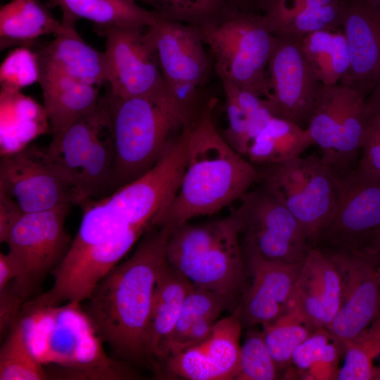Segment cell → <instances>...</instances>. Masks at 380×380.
Listing matches in <instances>:
<instances>
[{
    "label": "cell",
    "instance_id": "obj_1",
    "mask_svg": "<svg viewBox=\"0 0 380 380\" xmlns=\"http://www.w3.org/2000/svg\"><path fill=\"white\" fill-rule=\"evenodd\" d=\"M170 232L168 227L152 226L133 253L96 284L83 306L114 357L132 365L152 364L151 311Z\"/></svg>",
    "mask_w": 380,
    "mask_h": 380
},
{
    "label": "cell",
    "instance_id": "obj_2",
    "mask_svg": "<svg viewBox=\"0 0 380 380\" xmlns=\"http://www.w3.org/2000/svg\"><path fill=\"white\" fill-rule=\"evenodd\" d=\"M217 99L206 101L188 126V151L179 186L153 226L170 229L190 220L213 215L239 200L258 180V170L236 151L215 127Z\"/></svg>",
    "mask_w": 380,
    "mask_h": 380
},
{
    "label": "cell",
    "instance_id": "obj_3",
    "mask_svg": "<svg viewBox=\"0 0 380 380\" xmlns=\"http://www.w3.org/2000/svg\"><path fill=\"white\" fill-rule=\"evenodd\" d=\"M29 344L45 366L48 378L70 380L137 379L127 362L110 357L80 303L23 308Z\"/></svg>",
    "mask_w": 380,
    "mask_h": 380
},
{
    "label": "cell",
    "instance_id": "obj_4",
    "mask_svg": "<svg viewBox=\"0 0 380 380\" xmlns=\"http://www.w3.org/2000/svg\"><path fill=\"white\" fill-rule=\"evenodd\" d=\"M103 99L114 146L115 190L152 168L198 117L170 94Z\"/></svg>",
    "mask_w": 380,
    "mask_h": 380
},
{
    "label": "cell",
    "instance_id": "obj_5",
    "mask_svg": "<svg viewBox=\"0 0 380 380\" xmlns=\"http://www.w3.org/2000/svg\"><path fill=\"white\" fill-rule=\"evenodd\" d=\"M187 127L158 162L101 200L86 202L77 235L99 243L132 231L146 232L175 196L185 168Z\"/></svg>",
    "mask_w": 380,
    "mask_h": 380
},
{
    "label": "cell",
    "instance_id": "obj_6",
    "mask_svg": "<svg viewBox=\"0 0 380 380\" xmlns=\"http://www.w3.org/2000/svg\"><path fill=\"white\" fill-rule=\"evenodd\" d=\"M165 255L167 262L196 288L234 299L243 287L246 263L232 213L203 224L187 222L173 228Z\"/></svg>",
    "mask_w": 380,
    "mask_h": 380
},
{
    "label": "cell",
    "instance_id": "obj_7",
    "mask_svg": "<svg viewBox=\"0 0 380 380\" xmlns=\"http://www.w3.org/2000/svg\"><path fill=\"white\" fill-rule=\"evenodd\" d=\"M196 26L221 81L265 98L275 34L265 15L227 4Z\"/></svg>",
    "mask_w": 380,
    "mask_h": 380
},
{
    "label": "cell",
    "instance_id": "obj_8",
    "mask_svg": "<svg viewBox=\"0 0 380 380\" xmlns=\"http://www.w3.org/2000/svg\"><path fill=\"white\" fill-rule=\"evenodd\" d=\"M335 208L316 235L313 248L345 253L376 266L380 255V177L355 167L338 173Z\"/></svg>",
    "mask_w": 380,
    "mask_h": 380
},
{
    "label": "cell",
    "instance_id": "obj_9",
    "mask_svg": "<svg viewBox=\"0 0 380 380\" xmlns=\"http://www.w3.org/2000/svg\"><path fill=\"white\" fill-rule=\"evenodd\" d=\"M258 180L299 222L313 246L331 216L339 194L338 174L321 158L298 156L260 166Z\"/></svg>",
    "mask_w": 380,
    "mask_h": 380
},
{
    "label": "cell",
    "instance_id": "obj_10",
    "mask_svg": "<svg viewBox=\"0 0 380 380\" xmlns=\"http://www.w3.org/2000/svg\"><path fill=\"white\" fill-rule=\"evenodd\" d=\"M370 115L367 97L357 89L322 84L305 129L322 160L337 172L353 169Z\"/></svg>",
    "mask_w": 380,
    "mask_h": 380
},
{
    "label": "cell",
    "instance_id": "obj_11",
    "mask_svg": "<svg viewBox=\"0 0 380 380\" xmlns=\"http://www.w3.org/2000/svg\"><path fill=\"white\" fill-rule=\"evenodd\" d=\"M71 205L25 213L12 227L5 243L18 274L15 288L26 302L37 292L46 277L61 264L72 239L65 229Z\"/></svg>",
    "mask_w": 380,
    "mask_h": 380
},
{
    "label": "cell",
    "instance_id": "obj_12",
    "mask_svg": "<svg viewBox=\"0 0 380 380\" xmlns=\"http://www.w3.org/2000/svg\"><path fill=\"white\" fill-rule=\"evenodd\" d=\"M151 11L153 20L148 28L165 84L177 102L196 115L206 101H201L200 89L213 68L210 55L196 25L167 20Z\"/></svg>",
    "mask_w": 380,
    "mask_h": 380
},
{
    "label": "cell",
    "instance_id": "obj_13",
    "mask_svg": "<svg viewBox=\"0 0 380 380\" xmlns=\"http://www.w3.org/2000/svg\"><path fill=\"white\" fill-rule=\"evenodd\" d=\"M232 213L236 219L243 248L265 258L289 262L304 260L313 248L299 222L265 187L248 191Z\"/></svg>",
    "mask_w": 380,
    "mask_h": 380
},
{
    "label": "cell",
    "instance_id": "obj_14",
    "mask_svg": "<svg viewBox=\"0 0 380 380\" xmlns=\"http://www.w3.org/2000/svg\"><path fill=\"white\" fill-rule=\"evenodd\" d=\"M0 191L15 201L25 213L81 204L74 184L52 160L46 148L36 145L1 157Z\"/></svg>",
    "mask_w": 380,
    "mask_h": 380
},
{
    "label": "cell",
    "instance_id": "obj_15",
    "mask_svg": "<svg viewBox=\"0 0 380 380\" xmlns=\"http://www.w3.org/2000/svg\"><path fill=\"white\" fill-rule=\"evenodd\" d=\"M107 84L111 97L153 96L172 94L159 64L148 28L118 27L106 30Z\"/></svg>",
    "mask_w": 380,
    "mask_h": 380
},
{
    "label": "cell",
    "instance_id": "obj_16",
    "mask_svg": "<svg viewBox=\"0 0 380 380\" xmlns=\"http://www.w3.org/2000/svg\"><path fill=\"white\" fill-rule=\"evenodd\" d=\"M322 84L303 52L301 38L275 34L265 98L274 115L306 128Z\"/></svg>",
    "mask_w": 380,
    "mask_h": 380
},
{
    "label": "cell",
    "instance_id": "obj_17",
    "mask_svg": "<svg viewBox=\"0 0 380 380\" xmlns=\"http://www.w3.org/2000/svg\"><path fill=\"white\" fill-rule=\"evenodd\" d=\"M242 323L236 308L218 319L203 341L172 350L154 368L165 376L187 380L235 379L239 369Z\"/></svg>",
    "mask_w": 380,
    "mask_h": 380
},
{
    "label": "cell",
    "instance_id": "obj_18",
    "mask_svg": "<svg viewBox=\"0 0 380 380\" xmlns=\"http://www.w3.org/2000/svg\"><path fill=\"white\" fill-rule=\"evenodd\" d=\"M251 283L238 306L242 326L271 323L289 308L303 264L270 259L243 247Z\"/></svg>",
    "mask_w": 380,
    "mask_h": 380
},
{
    "label": "cell",
    "instance_id": "obj_19",
    "mask_svg": "<svg viewBox=\"0 0 380 380\" xmlns=\"http://www.w3.org/2000/svg\"><path fill=\"white\" fill-rule=\"evenodd\" d=\"M327 255L341 281L340 308L327 329L343 348L380 314V278L369 260L345 253Z\"/></svg>",
    "mask_w": 380,
    "mask_h": 380
},
{
    "label": "cell",
    "instance_id": "obj_20",
    "mask_svg": "<svg viewBox=\"0 0 380 380\" xmlns=\"http://www.w3.org/2000/svg\"><path fill=\"white\" fill-rule=\"evenodd\" d=\"M342 25L350 67L340 83L367 97L380 79V7L343 0Z\"/></svg>",
    "mask_w": 380,
    "mask_h": 380
},
{
    "label": "cell",
    "instance_id": "obj_21",
    "mask_svg": "<svg viewBox=\"0 0 380 380\" xmlns=\"http://www.w3.org/2000/svg\"><path fill=\"white\" fill-rule=\"evenodd\" d=\"M341 281L333 260L312 248L303 261L290 303L316 329L328 328L341 305Z\"/></svg>",
    "mask_w": 380,
    "mask_h": 380
},
{
    "label": "cell",
    "instance_id": "obj_22",
    "mask_svg": "<svg viewBox=\"0 0 380 380\" xmlns=\"http://www.w3.org/2000/svg\"><path fill=\"white\" fill-rule=\"evenodd\" d=\"M39 71L63 75L87 84H107V64L104 52L87 44L75 27L56 36L36 51Z\"/></svg>",
    "mask_w": 380,
    "mask_h": 380
},
{
    "label": "cell",
    "instance_id": "obj_23",
    "mask_svg": "<svg viewBox=\"0 0 380 380\" xmlns=\"http://www.w3.org/2000/svg\"><path fill=\"white\" fill-rule=\"evenodd\" d=\"M194 288L179 271L165 262L156 282L150 317L149 346L153 366L167 356L183 303Z\"/></svg>",
    "mask_w": 380,
    "mask_h": 380
},
{
    "label": "cell",
    "instance_id": "obj_24",
    "mask_svg": "<svg viewBox=\"0 0 380 380\" xmlns=\"http://www.w3.org/2000/svg\"><path fill=\"white\" fill-rule=\"evenodd\" d=\"M38 82L42 91L44 113L53 137L95 110L99 105V87L47 71H39Z\"/></svg>",
    "mask_w": 380,
    "mask_h": 380
},
{
    "label": "cell",
    "instance_id": "obj_25",
    "mask_svg": "<svg viewBox=\"0 0 380 380\" xmlns=\"http://www.w3.org/2000/svg\"><path fill=\"white\" fill-rule=\"evenodd\" d=\"M75 27L58 21L38 0H11L0 8V49L31 47L43 35L56 37Z\"/></svg>",
    "mask_w": 380,
    "mask_h": 380
},
{
    "label": "cell",
    "instance_id": "obj_26",
    "mask_svg": "<svg viewBox=\"0 0 380 380\" xmlns=\"http://www.w3.org/2000/svg\"><path fill=\"white\" fill-rule=\"evenodd\" d=\"M48 6L61 8L65 25L75 27L84 19L94 23L99 34L111 28H146L153 20L152 11L135 0H49Z\"/></svg>",
    "mask_w": 380,
    "mask_h": 380
},
{
    "label": "cell",
    "instance_id": "obj_27",
    "mask_svg": "<svg viewBox=\"0 0 380 380\" xmlns=\"http://www.w3.org/2000/svg\"><path fill=\"white\" fill-rule=\"evenodd\" d=\"M108 124L107 108L103 99H100L95 110L77 120L61 133L53 137L46 147L50 158L77 189L79 175L87 153Z\"/></svg>",
    "mask_w": 380,
    "mask_h": 380
},
{
    "label": "cell",
    "instance_id": "obj_28",
    "mask_svg": "<svg viewBox=\"0 0 380 380\" xmlns=\"http://www.w3.org/2000/svg\"><path fill=\"white\" fill-rule=\"evenodd\" d=\"M312 145L305 128L274 116L251 140L245 157L255 166L260 167L300 156Z\"/></svg>",
    "mask_w": 380,
    "mask_h": 380
},
{
    "label": "cell",
    "instance_id": "obj_29",
    "mask_svg": "<svg viewBox=\"0 0 380 380\" xmlns=\"http://www.w3.org/2000/svg\"><path fill=\"white\" fill-rule=\"evenodd\" d=\"M303 52L312 71L324 85L340 83L350 67L343 31H317L301 38Z\"/></svg>",
    "mask_w": 380,
    "mask_h": 380
},
{
    "label": "cell",
    "instance_id": "obj_30",
    "mask_svg": "<svg viewBox=\"0 0 380 380\" xmlns=\"http://www.w3.org/2000/svg\"><path fill=\"white\" fill-rule=\"evenodd\" d=\"M262 334L279 372L290 365L296 348L317 329L300 310L290 303L288 310L274 322L262 325Z\"/></svg>",
    "mask_w": 380,
    "mask_h": 380
},
{
    "label": "cell",
    "instance_id": "obj_31",
    "mask_svg": "<svg viewBox=\"0 0 380 380\" xmlns=\"http://www.w3.org/2000/svg\"><path fill=\"white\" fill-rule=\"evenodd\" d=\"M343 363L339 368L337 380H378L380 314L367 327L343 344Z\"/></svg>",
    "mask_w": 380,
    "mask_h": 380
},
{
    "label": "cell",
    "instance_id": "obj_32",
    "mask_svg": "<svg viewBox=\"0 0 380 380\" xmlns=\"http://www.w3.org/2000/svg\"><path fill=\"white\" fill-rule=\"evenodd\" d=\"M49 379L44 366L34 354L21 316L0 348V380Z\"/></svg>",
    "mask_w": 380,
    "mask_h": 380
},
{
    "label": "cell",
    "instance_id": "obj_33",
    "mask_svg": "<svg viewBox=\"0 0 380 380\" xmlns=\"http://www.w3.org/2000/svg\"><path fill=\"white\" fill-rule=\"evenodd\" d=\"M115 152L108 125L97 137L83 163L77 180L81 204L108 188H113Z\"/></svg>",
    "mask_w": 380,
    "mask_h": 380
},
{
    "label": "cell",
    "instance_id": "obj_34",
    "mask_svg": "<svg viewBox=\"0 0 380 380\" xmlns=\"http://www.w3.org/2000/svg\"><path fill=\"white\" fill-rule=\"evenodd\" d=\"M232 300L225 295L195 287L183 303L172 336L170 351L182 343L196 322L212 314L220 315Z\"/></svg>",
    "mask_w": 380,
    "mask_h": 380
},
{
    "label": "cell",
    "instance_id": "obj_35",
    "mask_svg": "<svg viewBox=\"0 0 380 380\" xmlns=\"http://www.w3.org/2000/svg\"><path fill=\"white\" fill-rule=\"evenodd\" d=\"M279 372L262 331L251 330L241 346L239 369L235 380H274Z\"/></svg>",
    "mask_w": 380,
    "mask_h": 380
},
{
    "label": "cell",
    "instance_id": "obj_36",
    "mask_svg": "<svg viewBox=\"0 0 380 380\" xmlns=\"http://www.w3.org/2000/svg\"><path fill=\"white\" fill-rule=\"evenodd\" d=\"M151 6L160 16L172 21L197 25L227 4L223 0H135Z\"/></svg>",
    "mask_w": 380,
    "mask_h": 380
},
{
    "label": "cell",
    "instance_id": "obj_37",
    "mask_svg": "<svg viewBox=\"0 0 380 380\" xmlns=\"http://www.w3.org/2000/svg\"><path fill=\"white\" fill-rule=\"evenodd\" d=\"M39 64L36 52L29 47L20 46L4 58L0 68L1 89L20 90L39 81Z\"/></svg>",
    "mask_w": 380,
    "mask_h": 380
},
{
    "label": "cell",
    "instance_id": "obj_38",
    "mask_svg": "<svg viewBox=\"0 0 380 380\" xmlns=\"http://www.w3.org/2000/svg\"><path fill=\"white\" fill-rule=\"evenodd\" d=\"M334 338L327 328L317 329L296 348L284 377L304 379L307 372L322 357L327 343Z\"/></svg>",
    "mask_w": 380,
    "mask_h": 380
},
{
    "label": "cell",
    "instance_id": "obj_39",
    "mask_svg": "<svg viewBox=\"0 0 380 380\" xmlns=\"http://www.w3.org/2000/svg\"><path fill=\"white\" fill-rule=\"evenodd\" d=\"M225 94V110L228 125L222 134L228 144L245 157L251 142L249 121L246 113L239 104L232 86L222 82Z\"/></svg>",
    "mask_w": 380,
    "mask_h": 380
},
{
    "label": "cell",
    "instance_id": "obj_40",
    "mask_svg": "<svg viewBox=\"0 0 380 380\" xmlns=\"http://www.w3.org/2000/svg\"><path fill=\"white\" fill-rule=\"evenodd\" d=\"M338 0H261L260 10L273 34H277L293 18L311 6L333 4Z\"/></svg>",
    "mask_w": 380,
    "mask_h": 380
},
{
    "label": "cell",
    "instance_id": "obj_41",
    "mask_svg": "<svg viewBox=\"0 0 380 380\" xmlns=\"http://www.w3.org/2000/svg\"><path fill=\"white\" fill-rule=\"evenodd\" d=\"M361 151L357 168L380 177V115L372 111Z\"/></svg>",
    "mask_w": 380,
    "mask_h": 380
},
{
    "label": "cell",
    "instance_id": "obj_42",
    "mask_svg": "<svg viewBox=\"0 0 380 380\" xmlns=\"http://www.w3.org/2000/svg\"><path fill=\"white\" fill-rule=\"evenodd\" d=\"M25 300L15 286L13 281L0 289V334L7 335L22 315Z\"/></svg>",
    "mask_w": 380,
    "mask_h": 380
},
{
    "label": "cell",
    "instance_id": "obj_43",
    "mask_svg": "<svg viewBox=\"0 0 380 380\" xmlns=\"http://www.w3.org/2000/svg\"><path fill=\"white\" fill-rule=\"evenodd\" d=\"M25 213L18 203L0 191V241L5 243L16 222Z\"/></svg>",
    "mask_w": 380,
    "mask_h": 380
},
{
    "label": "cell",
    "instance_id": "obj_44",
    "mask_svg": "<svg viewBox=\"0 0 380 380\" xmlns=\"http://www.w3.org/2000/svg\"><path fill=\"white\" fill-rule=\"evenodd\" d=\"M18 274V268L12 259L6 253L0 254V289L4 288Z\"/></svg>",
    "mask_w": 380,
    "mask_h": 380
},
{
    "label": "cell",
    "instance_id": "obj_45",
    "mask_svg": "<svg viewBox=\"0 0 380 380\" xmlns=\"http://www.w3.org/2000/svg\"><path fill=\"white\" fill-rule=\"evenodd\" d=\"M227 4L237 8L261 13L260 4L261 0H223Z\"/></svg>",
    "mask_w": 380,
    "mask_h": 380
},
{
    "label": "cell",
    "instance_id": "obj_46",
    "mask_svg": "<svg viewBox=\"0 0 380 380\" xmlns=\"http://www.w3.org/2000/svg\"><path fill=\"white\" fill-rule=\"evenodd\" d=\"M367 103L372 112L380 115V79L367 97Z\"/></svg>",
    "mask_w": 380,
    "mask_h": 380
},
{
    "label": "cell",
    "instance_id": "obj_47",
    "mask_svg": "<svg viewBox=\"0 0 380 380\" xmlns=\"http://www.w3.org/2000/svg\"><path fill=\"white\" fill-rule=\"evenodd\" d=\"M363 1H366L367 3L371 5L380 7V0H363Z\"/></svg>",
    "mask_w": 380,
    "mask_h": 380
},
{
    "label": "cell",
    "instance_id": "obj_48",
    "mask_svg": "<svg viewBox=\"0 0 380 380\" xmlns=\"http://www.w3.org/2000/svg\"><path fill=\"white\" fill-rule=\"evenodd\" d=\"M376 270H377V272H378L379 278H380V255H379V263H378V265L376 266Z\"/></svg>",
    "mask_w": 380,
    "mask_h": 380
}]
</instances>
